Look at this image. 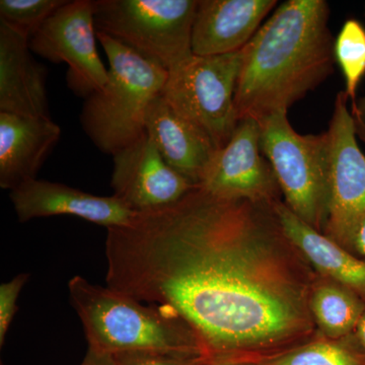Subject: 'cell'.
Listing matches in <instances>:
<instances>
[{
    "label": "cell",
    "mask_w": 365,
    "mask_h": 365,
    "mask_svg": "<svg viewBox=\"0 0 365 365\" xmlns=\"http://www.w3.org/2000/svg\"><path fill=\"white\" fill-rule=\"evenodd\" d=\"M351 336L354 342L356 343L357 347L365 355V311Z\"/></svg>",
    "instance_id": "27"
},
{
    "label": "cell",
    "mask_w": 365,
    "mask_h": 365,
    "mask_svg": "<svg viewBox=\"0 0 365 365\" xmlns=\"http://www.w3.org/2000/svg\"><path fill=\"white\" fill-rule=\"evenodd\" d=\"M68 292L91 350L109 355L150 351L202 356L191 330L165 307L144 304L78 275L69 280Z\"/></svg>",
    "instance_id": "3"
},
{
    "label": "cell",
    "mask_w": 365,
    "mask_h": 365,
    "mask_svg": "<svg viewBox=\"0 0 365 365\" xmlns=\"http://www.w3.org/2000/svg\"><path fill=\"white\" fill-rule=\"evenodd\" d=\"M67 0H1L0 21L32 38Z\"/></svg>",
    "instance_id": "21"
},
{
    "label": "cell",
    "mask_w": 365,
    "mask_h": 365,
    "mask_svg": "<svg viewBox=\"0 0 365 365\" xmlns=\"http://www.w3.org/2000/svg\"><path fill=\"white\" fill-rule=\"evenodd\" d=\"M260 132L256 120H241L227 145L215 151L199 188L222 198L267 204L281 200L275 173L262 153Z\"/></svg>",
    "instance_id": "10"
},
{
    "label": "cell",
    "mask_w": 365,
    "mask_h": 365,
    "mask_svg": "<svg viewBox=\"0 0 365 365\" xmlns=\"http://www.w3.org/2000/svg\"><path fill=\"white\" fill-rule=\"evenodd\" d=\"M356 126L357 136L365 143V97L357 102V108L351 113Z\"/></svg>",
    "instance_id": "25"
},
{
    "label": "cell",
    "mask_w": 365,
    "mask_h": 365,
    "mask_svg": "<svg viewBox=\"0 0 365 365\" xmlns=\"http://www.w3.org/2000/svg\"><path fill=\"white\" fill-rule=\"evenodd\" d=\"M334 55L345 79V95L357 108V88L365 76V29L354 19L345 21L334 44Z\"/></svg>",
    "instance_id": "20"
},
{
    "label": "cell",
    "mask_w": 365,
    "mask_h": 365,
    "mask_svg": "<svg viewBox=\"0 0 365 365\" xmlns=\"http://www.w3.org/2000/svg\"><path fill=\"white\" fill-rule=\"evenodd\" d=\"M258 362L261 365H365V355L352 336L334 340L319 335L309 342Z\"/></svg>",
    "instance_id": "19"
},
{
    "label": "cell",
    "mask_w": 365,
    "mask_h": 365,
    "mask_svg": "<svg viewBox=\"0 0 365 365\" xmlns=\"http://www.w3.org/2000/svg\"><path fill=\"white\" fill-rule=\"evenodd\" d=\"M276 4V0H199L192 30V53L216 56L240 51Z\"/></svg>",
    "instance_id": "13"
},
{
    "label": "cell",
    "mask_w": 365,
    "mask_h": 365,
    "mask_svg": "<svg viewBox=\"0 0 365 365\" xmlns=\"http://www.w3.org/2000/svg\"><path fill=\"white\" fill-rule=\"evenodd\" d=\"M81 365H115V360L113 355L103 354L88 348L85 359Z\"/></svg>",
    "instance_id": "26"
},
{
    "label": "cell",
    "mask_w": 365,
    "mask_h": 365,
    "mask_svg": "<svg viewBox=\"0 0 365 365\" xmlns=\"http://www.w3.org/2000/svg\"><path fill=\"white\" fill-rule=\"evenodd\" d=\"M115 365H195L202 356L175 353L136 351L113 355Z\"/></svg>",
    "instance_id": "23"
},
{
    "label": "cell",
    "mask_w": 365,
    "mask_h": 365,
    "mask_svg": "<svg viewBox=\"0 0 365 365\" xmlns=\"http://www.w3.org/2000/svg\"><path fill=\"white\" fill-rule=\"evenodd\" d=\"M325 0H287L242 49L235 93L239 121H261L290 107L330 78L334 39Z\"/></svg>",
    "instance_id": "2"
},
{
    "label": "cell",
    "mask_w": 365,
    "mask_h": 365,
    "mask_svg": "<svg viewBox=\"0 0 365 365\" xmlns=\"http://www.w3.org/2000/svg\"><path fill=\"white\" fill-rule=\"evenodd\" d=\"M113 160V195L136 213L167 207L196 188L165 162L146 132Z\"/></svg>",
    "instance_id": "11"
},
{
    "label": "cell",
    "mask_w": 365,
    "mask_h": 365,
    "mask_svg": "<svg viewBox=\"0 0 365 365\" xmlns=\"http://www.w3.org/2000/svg\"><path fill=\"white\" fill-rule=\"evenodd\" d=\"M195 365H261L258 361L251 360H210L202 359Z\"/></svg>",
    "instance_id": "28"
},
{
    "label": "cell",
    "mask_w": 365,
    "mask_h": 365,
    "mask_svg": "<svg viewBox=\"0 0 365 365\" xmlns=\"http://www.w3.org/2000/svg\"><path fill=\"white\" fill-rule=\"evenodd\" d=\"M32 53L30 38L0 21V112L50 118L46 67Z\"/></svg>",
    "instance_id": "14"
},
{
    "label": "cell",
    "mask_w": 365,
    "mask_h": 365,
    "mask_svg": "<svg viewBox=\"0 0 365 365\" xmlns=\"http://www.w3.org/2000/svg\"><path fill=\"white\" fill-rule=\"evenodd\" d=\"M309 309L319 335L340 340L351 336L365 311L356 292L319 276L309 299Z\"/></svg>",
    "instance_id": "18"
},
{
    "label": "cell",
    "mask_w": 365,
    "mask_h": 365,
    "mask_svg": "<svg viewBox=\"0 0 365 365\" xmlns=\"http://www.w3.org/2000/svg\"><path fill=\"white\" fill-rule=\"evenodd\" d=\"M93 0L66 1L30 39L33 53L68 66L67 81L76 95L90 97L104 88L109 69L100 58Z\"/></svg>",
    "instance_id": "9"
},
{
    "label": "cell",
    "mask_w": 365,
    "mask_h": 365,
    "mask_svg": "<svg viewBox=\"0 0 365 365\" xmlns=\"http://www.w3.org/2000/svg\"><path fill=\"white\" fill-rule=\"evenodd\" d=\"M273 208L285 235L317 274L365 300V260L300 220L283 201L274 202Z\"/></svg>",
    "instance_id": "17"
},
{
    "label": "cell",
    "mask_w": 365,
    "mask_h": 365,
    "mask_svg": "<svg viewBox=\"0 0 365 365\" xmlns=\"http://www.w3.org/2000/svg\"><path fill=\"white\" fill-rule=\"evenodd\" d=\"M288 111L264 118L261 150L270 163L285 205L314 230L323 232L328 204V135L297 133Z\"/></svg>",
    "instance_id": "6"
},
{
    "label": "cell",
    "mask_w": 365,
    "mask_h": 365,
    "mask_svg": "<svg viewBox=\"0 0 365 365\" xmlns=\"http://www.w3.org/2000/svg\"><path fill=\"white\" fill-rule=\"evenodd\" d=\"M19 222L74 216L109 228L128 227L137 215L114 195L97 196L60 182L32 180L9 194Z\"/></svg>",
    "instance_id": "12"
},
{
    "label": "cell",
    "mask_w": 365,
    "mask_h": 365,
    "mask_svg": "<svg viewBox=\"0 0 365 365\" xmlns=\"http://www.w3.org/2000/svg\"><path fill=\"white\" fill-rule=\"evenodd\" d=\"M29 277L30 275L28 273H21L9 282L2 283L0 285V345L1 347L6 342L7 332L18 309L16 302L20 297L21 289L28 282Z\"/></svg>",
    "instance_id": "22"
},
{
    "label": "cell",
    "mask_w": 365,
    "mask_h": 365,
    "mask_svg": "<svg viewBox=\"0 0 365 365\" xmlns=\"http://www.w3.org/2000/svg\"><path fill=\"white\" fill-rule=\"evenodd\" d=\"M344 91L336 97L328 135V204L323 234L347 249L365 218V155Z\"/></svg>",
    "instance_id": "8"
},
{
    "label": "cell",
    "mask_w": 365,
    "mask_h": 365,
    "mask_svg": "<svg viewBox=\"0 0 365 365\" xmlns=\"http://www.w3.org/2000/svg\"><path fill=\"white\" fill-rule=\"evenodd\" d=\"M145 132L165 162L198 187L216 148L205 134L165 102L162 93L146 112Z\"/></svg>",
    "instance_id": "16"
},
{
    "label": "cell",
    "mask_w": 365,
    "mask_h": 365,
    "mask_svg": "<svg viewBox=\"0 0 365 365\" xmlns=\"http://www.w3.org/2000/svg\"><path fill=\"white\" fill-rule=\"evenodd\" d=\"M93 20L105 34L168 71L193 55L198 0H95Z\"/></svg>",
    "instance_id": "5"
},
{
    "label": "cell",
    "mask_w": 365,
    "mask_h": 365,
    "mask_svg": "<svg viewBox=\"0 0 365 365\" xmlns=\"http://www.w3.org/2000/svg\"><path fill=\"white\" fill-rule=\"evenodd\" d=\"M347 250L365 260V218L355 230Z\"/></svg>",
    "instance_id": "24"
},
{
    "label": "cell",
    "mask_w": 365,
    "mask_h": 365,
    "mask_svg": "<svg viewBox=\"0 0 365 365\" xmlns=\"http://www.w3.org/2000/svg\"><path fill=\"white\" fill-rule=\"evenodd\" d=\"M242 52L192 55L169 71L162 97L210 139L216 150L230 140L237 124L235 93Z\"/></svg>",
    "instance_id": "7"
},
{
    "label": "cell",
    "mask_w": 365,
    "mask_h": 365,
    "mask_svg": "<svg viewBox=\"0 0 365 365\" xmlns=\"http://www.w3.org/2000/svg\"><path fill=\"white\" fill-rule=\"evenodd\" d=\"M106 259L107 287L170 309L204 359L258 361L319 336L309 309L319 275L273 204L196 187L109 228Z\"/></svg>",
    "instance_id": "1"
},
{
    "label": "cell",
    "mask_w": 365,
    "mask_h": 365,
    "mask_svg": "<svg viewBox=\"0 0 365 365\" xmlns=\"http://www.w3.org/2000/svg\"><path fill=\"white\" fill-rule=\"evenodd\" d=\"M97 37L109 61V78L86 98L81 122L98 150L113 155L145 133L146 112L169 71L105 34Z\"/></svg>",
    "instance_id": "4"
},
{
    "label": "cell",
    "mask_w": 365,
    "mask_h": 365,
    "mask_svg": "<svg viewBox=\"0 0 365 365\" xmlns=\"http://www.w3.org/2000/svg\"><path fill=\"white\" fill-rule=\"evenodd\" d=\"M61 137L51 118L0 112V187L13 190L32 180Z\"/></svg>",
    "instance_id": "15"
}]
</instances>
